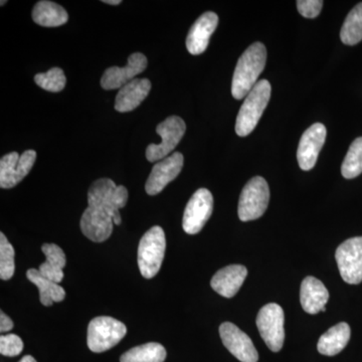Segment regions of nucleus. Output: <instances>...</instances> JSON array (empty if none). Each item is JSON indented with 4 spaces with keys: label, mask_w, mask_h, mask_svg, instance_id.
Returning <instances> with one entry per match:
<instances>
[{
    "label": "nucleus",
    "mask_w": 362,
    "mask_h": 362,
    "mask_svg": "<svg viewBox=\"0 0 362 362\" xmlns=\"http://www.w3.org/2000/svg\"><path fill=\"white\" fill-rule=\"evenodd\" d=\"M37 160L35 150H26L21 156L11 152L0 159V187L7 189L18 185L32 170Z\"/></svg>",
    "instance_id": "obj_11"
},
{
    "label": "nucleus",
    "mask_w": 362,
    "mask_h": 362,
    "mask_svg": "<svg viewBox=\"0 0 362 362\" xmlns=\"http://www.w3.org/2000/svg\"><path fill=\"white\" fill-rule=\"evenodd\" d=\"M165 250V233L160 226H153L144 233L138 247V266L143 277H156L160 270Z\"/></svg>",
    "instance_id": "obj_4"
},
{
    "label": "nucleus",
    "mask_w": 362,
    "mask_h": 362,
    "mask_svg": "<svg viewBox=\"0 0 362 362\" xmlns=\"http://www.w3.org/2000/svg\"><path fill=\"white\" fill-rule=\"evenodd\" d=\"M147 66V58L141 52H135L128 58L127 66L123 68L111 66L104 71L101 86L104 90H120L136 76L144 71Z\"/></svg>",
    "instance_id": "obj_15"
},
{
    "label": "nucleus",
    "mask_w": 362,
    "mask_h": 362,
    "mask_svg": "<svg viewBox=\"0 0 362 362\" xmlns=\"http://www.w3.org/2000/svg\"><path fill=\"white\" fill-rule=\"evenodd\" d=\"M35 84L45 90L58 93L65 88L66 78L62 69L52 68L47 73H40L35 76Z\"/></svg>",
    "instance_id": "obj_27"
},
{
    "label": "nucleus",
    "mask_w": 362,
    "mask_h": 362,
    "mask_svg": "<svg viewBox=\"0 0 362 362\" xmlns=\"http://www.w3.org/2000/svg\"><path fill=\"white\" fill-rule=\"evenodd\" d=\"M128 201V190L109 178H101L90 185L88 207L81 218V230L88 239L103 243L111 237L114 225H121L119 209Z\"/></svg>",
    "instance_id": "obj_1"
},
{
    "label": "nucleus",
    "mask_w": 362,
    "mask_h": 362,
    "mask_svg": "<svg viewBox=\"0 0 362 362\" xmlns=\"http://www.w3.org/2000/svg\"><path fill=\"white\" fill-rule=\"evenodd\" d=\"M343 177L352 180L362 173V137L356 138L350 145L341 166Z\"/></svg>",
    "instance_id": "obj_26"
},
{
    "label": "nucleus",
    "mask_w": 362,
    "mask_h": 362,
    "mask_svg": "<svg viewBox=\"0 0 362 362\" xmlns=\"http://www.w3.org/2000/svg\"><path fill=\"white\" fill-rule=\"evenodd\" d=\"M150 90L151 82L148 78H134L119 90L116 96L115 110L120 113L134 110L146 99Z\"/></svg>",
    "instance_id": "obj_19"
},
{
    "label": "nucleus",
    "mask_w": 362,
    "mask_h": 362,
    "mask_svg": "<svg viewBox=\"0 0 362 362\" xmlns=\"http://www.w3.org/2000/svg\"><path fill=\"white\" fill-rule=\"evenodd\" d=\"M266 61L267 49L262 42L250 45L240 56L232 82V95L235 99H244L251 92L265 69Z\"/></svg>",
    "instance_id": "obj_2"
},
{
    "label": "nucleus",
    "mask_w": 362,
    "mask_h": 362,
    "mask_svg": "<svg viewBox=\"0 0 362 362\" xmlns=\"http://www.w3.org/2000/svg\"><path fill=\"white\" fill-rule=\"evenodd\" d=\"M351 331L349 324L338 323L324 333L319 339L317 349L323 356H334L340 354L349 342Z\"/></svg>",
    "instance_id": "obj_21"
},
{
    "label": "nucleus",
    "mask_w": 362,
    "mask_h": 362,
    "mask_svg": "<svg viewBox=\"0 0 362 362\" xmlns=\"http://www.w3.org/2000/svg\"><path fill=\"white\" fill-rule=\"evenodd\" d=\"M328 300L329 292L320 280L314 277L304 279L300 290V302L305 312L309 314L325 312Z\"/></svg>",
    "instance_id": "obj_18"
},
{
    "label": "nucleus",
    "mask_w": 362,
    "mask_h": 362,
    "mask_svg": "<svg viewBox=\"0 0 362 362\" xmlns=\"http://www.w3.org/2000/svg\"><path fill=\"white\" fill-rule=\"evenodd\" d=\"M166 356L160 343L149 342L128 350L120 357V362H164Z\"/></svg>",
    "instance_id": "obj_24"
},
{
    "label": "nucleus",
    "mask_w": 362,
    "mask_h": 362,
    "mask_svg": "<svg viewBox=\"0 0 362 362\" xmlns=\"http://www.w3.org/2000/svg\"><path fill=\"white\" fill-rule=\"evenodd\" d=\"M104 4H111V6H118V4H120L121 0H104Z\"/></svg>",
    "instance_id": "obj_32"
},
{
    "label": "nucleus",
    "mask_w": 362,
    "mask_h": 362,
    "mask_svg": "<svg viewBox=\"0 0 362 362\" xmlns=\"http://www.w3.org/2000/svg\"><path fill=\"white\" fill-rule=\"evenodd\" d=\"M218 25V14L213 11L204 13L195 21L187 35V51L192 54H201L209 47V39Z\"/></svg>",
    "instance_id": "obj_16"
},
{
    "label": "nucleus",
    "mask_w": 362,
    "mask_h": 362,
    "mask_svg": "<svg viewBox=\"0 0 362 362\" xmlns=\"http://www.w3.org/2000/svg\"><path fill=\"white\" fill-rule=\"evenodd\" d=\"M322 0H298L297 9L301 16L307 18H315L322 9Z\"/></svg>",
    "instance_id": "obj_30"
},
{
    "label": "nucleus",
    "mask_w": 362,
    "mask_h": 362,
    "mask_svg": "<svg viewBox=\"0 0 362 362\" xmlns=\"http://www.w3.org/2000/svg\"><path fill=\"white\" fill-rule=\"evenodd\" d=\"M42 251L45 254V262L39 267L40 273L52 282L59 284L63 281V269L66 263L65 252L56 244H44Z\"/></svg>",
    "instance_id": "obj_20"
},
{
    "label": "nucleus",
    "mask_w": 362,
    "mask_h": 362,
    "mask_svg": "<svg viewBox=\"0 0 362 362\" xmlns=\"http://www.w3.org/2000/svg\"><path fill=\"white\" fill-rule=\"evenodd\" d=\"M187 130L185 121L178 116H170L159 123L156 127L157 134L160 136L158 144H149L146 149V158L149 162H158L168 157L182 139Z\"/></svg>",
    "instance_id": "obj_8"
},
{
    "label": "nucleus",
    "mask_w": 362,
    "mask_h": 362,
    "mask_svg": "<svg viewBox=\"0 0 362 362\" xmlns=\"http://www.w3.org/2000/svg\"><path fill=\"white\" fill-rule=\"evenodd\" d=\"M182 154L175 152L166 158L157 162L152 168L148 180L145 185V190L149 195L160 194L168 183L175 180L183 168Z\"/></svg>",
    "instance_id": "obj_14"
},
{
    "label": "nucleus",
    "mask_w": 362,
    "mask_h": 362,
    "mask_svg": "<svg viewBox=\"0 0 362 362\" xmlns=\"http://www.w3.org/2000/svg\"><path fill=\"white\" fill-rule=\"evenodd\" d=\"M18 362H37L33 356H23V358L21 359V361Z\"/></svg>",
    "instance_id": "obj_33"
},
{
    "label": "nucleus",
    "mask_w": 362,
    "mask_h": 362,
    "mask_svg": "<svg viewBox=\"0 0 362 362\" xmlns=\"http://www.w3.org/2000/svg\"><path fill=\"white\" fill-rule=\"evenodd\" d=\"M126 333L127 328L121 321L108 316L96 317L88 326V347L95 354H101L116 346Z\"/></svg>",
    "instance_id": "obj_5"
},
{
    "label": "nucleus",
    "mask_w": 362,
    "mask_h": 362,
    "mask_svg": "<svg viewBox=\"0 0 362 362\" xmlns=\"http://www.w3.org/2000/svg\"><path fill=\"white\" fill-rule=\"evenodd\" d=\"M33 20L45 28H57L66 23L69 14L63 6L56 2L42 0L33 7Z\"/></svg>",
    "instance_id": "obj_22"
},
{
    "label": "nucleus",
    "mask_w": 362,
    "mask_h": 362,
    "mask_svg": "<svg viewBox=\"0 0 362 362\" xmlns=\"http://www.w3.org/2000/svg\"><path fill=\"white\" fill-rule=\"evenodd\" d=\"M271 84L267 80H261L247 94L240 107L235 122V132L240 137L251 134L258 125L259 119L270 101Z\"/></svg>",
    "instance_id": "obj_3"
},
{
    "label": "nucleus",
    "mask_w": 362,
    "mask_h": 362,
    "mask_svg": "<svg viewBox=\"0 0 362 362\" xmlns=\"http://www.w3.org/2000/svg\"><path fill=\"white\" fill-rule=\"evenodd\" d=\"M270 201V189L265 178L252 177L243 188L240 194L238 214L242 221H250L261 218Z\"/></svg>",
    "instance_id": "obj_6"
},
{
    "label": "nucleus",
    "mask_w": 362,
    "mask_h": 362,
    "mask_svg": "<svg viewBox=\"0 0 362 362\" xmlns=\"http://www.w3.org/2000/svg\"><path fill=\"white\" fill-rule=\"evenodd\" d=\"M340 39L344 45H356L362 40V2L349 13L343 23Z\"/></svg>",
    "instance_id": "obj_25"
},
{
    "label": "nucleus",
    "mask_w": 362,
    "mask_h": 362,
    "mask_svg": "<svg viewBox=\"0 0 362 362\" xmlns=\"http://www.w3.org/2000/svg\"><path fill=\"white\" fill-rule=\"evenodd\" d=\"M13 328V320L4 311L0 312V331H1V333L8 332Z\"/></svg>",
    "instance_id": "obj_31"
},
{
    "label": "nucleus",
    "mask_w": 362,
    "mask_h": 362,
    "mask_svg": "<svg viewBox=\"0 0 362 362\" xmlns=\"http://www.w3.org/2000/svg\"><path fill=\"white\" fill-rule=\"evenodd\" d=\"M284 311L276 303L267 304L257 316V326L267 346L279 352L284 345Z\"/></svg>",
    "instance_id": "obj_7"
},
{
    "label": "nucleus",
    "mask_w": 362,
    "mask_h": 362,
    "mask_svg": "<svg viewBox=\"0 0 362 362\" xmlns=\"http://www.w3.org/2000/svg\"><path fill=\"white\" fill-rule=\"evenodd\" d=\"M247 276L246 267L243 265H230L216 272L211 279V288L226 298H233L240 291Z\"/></svg>",
    "instance_id": "obj_17"
},
{
    "label": "nucleus",
    "mask_w": 362,
    "mask_h": 362,
    "mask_svg": "<svg viewBox=\"0 0 362 362\" xmlns=\"http://www.w3.org/2000/svg\"><path fill=\"white\" fill-rule=\"evenodd\" d=\"M214 211V197L206 188H199L190 197L183 214V230L189 235L199 233Z\"/></svg>",
    "instance_id": "obj_9"
},
{
    "label": "nucleus",
    "mask_w": 362,
    "mask_h": 362,
    "mask_svg": "<svg viewBox=\"0 0 362 362\" xmlns=\"http://www.w3.org/2000/svg\"><path fill=\"white\" fill-rule=\"evenodd\" d=\"M23 349V342L16 334L1 335L0 337V354L4 356H20Z\"/></svg>",
    "instance_id": "obj_29"
},
{
    "label": "nucleus",
    "mask_w": 362,
    "mask_h": 362,
    "mask_svg": "<svg viewBox=\"0 0 362 362\" xmlns=\"http://www.w3.org/2000/svg\"><path fill=\"white\" fill-rule=\"evenodd\" d=\"M4 4H6V1H1V6H4Z\"/></svg>",
    "instance_id": "obj_34"
},
{
    "label": "nucleus",
    "mask_w": 362,
    "mask_h": 362,
    "mask_svg": "<svg viewBox=\"0 0 362 362\" xmlns=\"http://www.w3.org/2000/svg\"><path fill=\"white\" fill-rule=\"evenodd\" d=\"M326 135L327 131L321 123L313 124L305 131L297 151L298 163L302 170H311L315 166L317 158L325 143Z\"/></svg>",
    "instance_id": "obj_13"
},
{
    "label": "nucleus",
    "mask_w": 362,
    "mask_h": 362,
    "mask_svg": "<svg viewBox=\"0 0 362 362\" xmlns=\"http://www.w3.org/2000/svg\"><path fill=\"white\" fill-rule=\"evenodd\" d=\"M221 341L235 358L242 362H258L259 354L251 338L230 322L221 324Z\"/></svg>",
    "instance_id": "obj_12"
},
{
    "label": "nucleus",
    "mask_w": 362,
    "mask_h": 362,
    "mask_svg": "<svg viewBox=\"0 0 362 362\" xmlns=\"http://www.w3.org/2000/svg\"><path fill=\"white\" fill-rule=\"evenodd\" d=\"M26 277L33 284L37 286L40 292V303L44 306H52L54 302H62L65 299L66 291L64 288L45 278L37 269H30L26 272Z\"/></svg>",
    "instance_id": "obj_23"
},
{
    "label": "nucleus",
    "mask_w": 362,
    "mask_h": 362,
    "mask_svg": "<svg viewBox=\"0 0 362 362\" xmlns=\"http://www.w3.org/2000/svg\"><path fill=\"white\" fill-rule=\"evenodd\" d=\"M16 271L14 249L4 233H0V278L7 281L13 278Z\"/></svg>",
    "instance_id": "obj_28"
},
{
    "label": "nucleus",
    "mask_w": 362,
    "mask_h": 362,
    "mask_svg": "<svg viewBox=\"0 0 362 362\" xmlns=\"http://www.w3.org/2000/svg\"><path fill=\"white\" fill-rule=\"evenodd\" d=\"M335 258L345 282L351 285L362 282V237L351 238L342 243L337 247Z\"/></svg>",
    "instance_id": "obj_10"
}]
</instances>
